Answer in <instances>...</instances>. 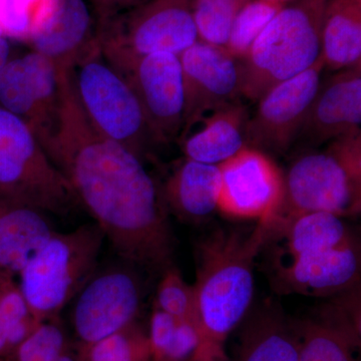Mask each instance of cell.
<instances>
[{"mask_svg":"<svg viewBox=\"0 0 361 361\" xmlns=\"http://www.w3.org/2000/svg\"><path fill=\"white\" fill-rule=\"evenodd\" d=\"M40 144L123 261L153 270L172 266L175 237L161 183L139 157L92 127L71 71L61 73L58 118Z\"/></svg>","mask_w":361,"mask_h":361,"instance_id":"1","label":"cell"},{"mask_svg":"<svg viewBox=\"0 0 361 361\" xmlns=\"http://www.w3.org/2000/svg\"><path fill=\"white\" fill-rule=\"evenodd\" d=\"M270 223L258 222L250 234L213 233L198 247L193 285L201 341L223 345L250 307L254 259L264 247Z\"/></svg>","mask_w":361,"mask_h":361,"instance_id":"2","label":"cell"},{"mask_svg":"<svg viewBox=\"0 0 361 361\" xmlns=\"http://www.w3.org/2000/svg\"><path fill=\"white\" fill-rule=\"evenodd\" d=\"M361 210V134L320 149H306L283 175V196L273 222L310 212L353 217Z\"/></svg>","mask_w":361,"mask_h":361,"instance_id":"3","label":"cell"},{"mask_svg":"<svg viewBox=\"0 0 361 361\" xmlns=\"http://www.w3.org/2000/svg\"><path fill=\"white\" fill-rule=\"evenodd\" d=\"M327 0L285 4L240 61L241 96L257 103L268 90L300 75L322 54Z\"/></svg>","mask_w":361,"mask_h":361,"instance_id":"4","label":"cell"},{"mask_svg":"<svg viewBox=\"0 0 361 361\" xmlns=\"http://www.w3.org/2000/svg\"><path fill=\"white\" fill-rule=\"evenodd\" d=\"M106 240L97 223L56 231L20 271V286L37 322L59 319L61 311L99 269Z\"/></svg>","mask_w":361,"mask_h":361,"instance_id":"5","label":"cell"},{"mask_svg":"<svg viewBox=\"0 0 361 361\" xmlns=\"http://www.w3.org/2000/svg\"><path fill=\"white\" fill-rule=\"evenodd\" d=\"M80 106L92 127L146 163L161 147L128 80L104 58L97 39L71 70Z\"/></svg>","mask_w":361,"mask_h":361,"instance_id":"6","label":"cell"},{"mask_svg":"<svg viewBox=\"0 0 361 361\" xmlns=\"http://www.w3.org/2000/svg\"><path fill=\"white\" fill-rule=\"evenodd\" d=\"M0 195L63 217L78 205L68 180L27 123L1 106Z\"/></svg>","mask_w":361,"mask_h":361,"instance_id":"7","label":"cell"},{"mask_svg":"<svg viewBox=\"0 0 361 361\" xmlns=\"http://www.w3.org/2000/svg\"><path fill=\"white\" fill-rule=\"evenodd\" d=\"M198 40L191 0H148L97 25V42L116 70L151 54L180 56Z\"/></svg>","mask_w":361,"mask_h":361,"instance_id":"8","label":"cell"},{"mask_svg":"<svg viewBox=\"0 0 361 361\" xmlns=\"http://www.w3.org/2000/svg\"><path fill=\"white\" fill-rule=\"evenodd\" d=\"M71 323L80 344H92L137 322L141 280L130 266L96 271L73 299Z\"/></svg>","mask_w":361,"mask_h":361,"instance_id":"9","label":"cell"},{"mask_svg":"<svg viewBox=\"0 0 361 361\" xmlns=\"http://www.w3.org/2000/svg\"><path fill=\"white\" fill-rule=\"evenodd\" d=\"M324 68L320 56L308 70L268 90L247 123L246 146L270 157L287 153L298 137Z\"/></svg>","mask_w":361,"mask_h":361,"instance_id":"10","label":"cell"},{"mask_svg":"<svg viewBox=\"0 0 361 361\" xmlns=\"http://www.w3.org/2000/svg\"><path fill=\"white\" fill-rule=\"evenodd\" d=\"M61 71L32 49L11 58L0 71V106L27 123L39 142L51 134L58 118Z\"/></svg>","mask_w":361,"mask_h":361,"instance_id":"11","label":"cell"},{"mask_svg":"<svg viewBox=\"0 0 361 361\" xmlns=\"http://www.w3.org/2000/svg\"><path fill=\"white\" fill-rule=\"evenodd\" d=\"M219 168L218 210L228 217L271 224L283 196V174L273 159L245 147Z\"/></svg>","mask_w":361,"mask_h":361,"instance_id":"12","label":"cell"},{"mask_svg":"<svg viewBox=\"0 0 361 361\" xmlns=\"http://www.w3.org/2000/svg\"><path fill=\"white\" fill-rule=\"evenodd\" d=\"M184 89L183 137L202 118L241 97L240 61L225 47L195 42L180 56Z\"/></svg>","mask_w":361,"mask_h":361,"instance_id":"13","label":"cell"},{"mask_svg":"<svg viewBox=\"0 0 361 361\" xmlns=\"http://www.w3.org/2000/svg\"><path fill=\"white\" fill-rule=\"evenodd\" d=\"M139 99L161 146L179 139L184 126V89L180 56L157 54L116 70Z\"/></svg>","mask_w":361,"mask_h":361,"instance_id":"14","label":"cell"},{"mask_svg":"<svg viewBox=\"0 0 361 361\" xmlns=\"http://www.w3.org/2000/svg\"><path fill=\"white\" fill-rule=\"evenodd\" d=\"M97 37V20L87 0H44L26 42L59 71H70Z\"/></svg>","mask_w":361,"mask_h":361,"instance_id":"15","label":"cell"},{"mask_svg":"<svg viewBox=\"0 0 361 361\" xmlns=\"http://www.w3.org/2000/svg\"><path fill=\"white\" fill-rule=\"evenodd\" d=\"M361 134V65L322 80L295 144L305 149Z\"/></svg>","mask_w":361,"mask_h":361,"instance_id":"16","label":"cell"},{"mask_svg":"<svg viewBox=\"0 0 361 361\" xmlns=\"http://www.w3.org/2000/svg\"><path fill=\"white\" fill-rule=\"evenodd\" d=\"M360 276V248L357 240L336 248L310 252L287 259L277 268L283 292L329 296L355 289Z\"/></svg>","mask_w":361,"mask_h":361,"instance_id":"17","label":"cell"},{"mask_svg":"<svg viewBox=\"0 0 361 361\" xmlns=\"http://www.w3.org/2000/svg\"><path fill=\"white\" fill-rule=\"evenodd\" d=\"M342 295L296 327L298 361H355L360 345V298L355 289Z\"/></svg>","mask_w":361,"mask_h":361,"instance_id":"18","label":"cell"},{"mask_svg":"<svg viewBox=\"0 0 361 361\" xmlns=\"http://www.w3.org/2000/svg\"><path fill=\"white\" fill-rule=\"evenodd\" d=\"M56 232L49 214L0 195V273L18 276Z\"/></svg>","mask_w":361,"mask_h":361,"instance_id":"19","label":"cell"},{"mask_svg":"<svg viewBox=\"0 0 361 361\" xmlns=\"http://www.w3.org/2000/svg\"><path fill=\"white\" fill-rule=\"evenodd\" d=\"M249 118L248 109L240 101L206 116L197 123H201L198 129L182 137L186 159L217 166L229 160L247 147Z\"/></svg>","mask_w":361,"mask_h":361,"instance_id":"20","label":"cell"},{"mask_svg":"<svg viewBox=\"0 0 361 361\" xmlns=\"http://www.w3.org/2000/svg\"><path fill=\"white\" fill-rule=\"evenodd\" d=\"M161 188L169 213L188 221L204 219L218 210L219 166L186 159L175 168Z\"/></svg>","mask_w":361,"mask_h":361,"instance_id":"21","label":"cell"},{"mask_svg":"<svg viewBox=\"0 0 361 361\" xmlns=\"http://www.w3.org/2000/svg\"><path fill=\"white\" fill-rule=\"evenodd\" d=\"M269 233L279 235L281 253L287 259L336 248L356 239L343 218L327 212L305 213L282 222H272Z\"/></svg>","mask_w":361,"mask_h":361,"instance_id":"22","label":"cell"},{"mask_svg":"<svg viewBox=\"0 0 361 361\" xmlns=\"http://www.w3.org/2000/svg\"><path fill=\"white\" fill-rule=\"evenodd\" d=\"M320 56L330 71L361 65V0H327Z\"/></svg>","mask_w":361,"mask_h":361,"instance_id":"23","label":"cell"},{"mask_svg":"<svg viewBox=\"0 0 361 361\" xmlns=\"http://www.w3.org/2000/svg\"><path fill=\"white\" fill-rule=\"evenodd\" d=\"M296 329L276 311L258 313L247 325L237 361H298Z\"/></svg>","mask_w":361,"mask_h":361,"instance_id":"24","label":"cell"},{"mask_svg":"<svg viewBox=\"0 0 361 361\" xmlns=\"http://www.w3.org/2000/svg\"><path fill=\"white\" fill-rule=\"evenodd\" d=\"M14 277L0 273V358L11 360L39 326Z\"/></svg>","mask_w":361,"mask_h":361,"instance_id":"25","label":"cell"},{"mask_svg":"<svg viewBox=\"0 0 361 361\" xmlns=\"http://www.w3.org/2000/svg\"><path fill=\"white\" fill-rule=\"evenodd\" d=\"M78 361H151L148 334L135 322L113 336L80 344Z\"/></svg>","mask_w":361,"mask_h":361,"instance_id":"26","label":"cell"},{"mask_svg":"<svg viewBox=\"0 0 361 361\" xmlns=\"http://www.w3.org/2000/svg\"><path fill=\"white\" fill-rule=\"evenodd\" d=\"M249 0H193L192 14L198 39L225 47L237 14Z\"/></svg>","mask_w":361,"mask_h":361,"instance_id":"27","label":"cell"},{"mask_svg":"<svg viewBox=\"0 0 361 361\" xmlns=\"http://www.w3.org/2000/svg\"><path fill=\"white\" fill-rule=\"evenodd\" d=\"M282 6L266 0H249L233 23L225 49L238 61L245 59L252 45Z\"/></svg>","mask_w":361,"mask_h":361,"instance_id":"28","label":"cell"},{"mask_svg":"<svg viewBox=\"0 0 361 361\" xmlns=\"http://www.w3.org/2000/svg\"><path fill=\"white\" fill-rule=\"evenodd\" d=\"M155 306L176 319L194 322L198 326L193 285L188 284L173 266L164 271L157 288Z\"/></svg>","mask_w":361,"mask_h":361,"instance_id":"29","label":"cell"},{"mask_svg":"<svg viewBox=\"0 0 361 361\" xmlns=\"http://www.w3.org/2000/svg\"><path fill=\"white\" fill-rule=\"evenodd\" d=\"M59 319L40 323L25 341L21 342L11 361H56L70 346Z\"/></svg>","mask_w":361,"mask_h":361,"instance_id":"30","label":"cell"},{"mask_svg":"<svg viewBox=\"0 0 361 361\" xmlns=\"http://www.w3.org/2000/svg\"><path fill=\"white\" fill-rule=\"evenodd\" d=\"M44 0H0V28L9 39L26 42Z\"/></svg>","mask_w":361,"mask_h":361,"instance_id":"31","label":"cell"},{"mask_svg":"<svg viewBox=\"0 0 361 361\" xmlns=\"http://www.w3.org/2000/svg\"><path fill=\"white\" fill-rule=\"evenodd\" d=\"M178 319L165 311L154 306L149 319V342L151 348V361H163L173 336Z\"/></svg>","mask_w":361,"mask_h":361,"instance_id":"32","label":"cell"},{"mask_svg":"<svg viewBox=\"0 0 361 361\" xmlns=\"http://www.w3.org/2000/svg\"><path fill=\"white\" fill-rule=\"evenodd\" d=\"M201 342L200 330L194 322L178 320L174 336L163 361H186Z\"/></svg>","mask_w":361,"mask_h":361,"instance_id":"33","label":"cell"},{"mask_svg":"<svg viewBox=\"0 0 361 361\" xmlns=\"http://www.w3.org/2000/svg\"><path fill=\"white\" fill-rule=\"evenodd\" d=\"M90 1L92 2V8L99 25L115 18L118 14L141 6L148 0H90Z\"/></svg>","mask_w":361,"mask_h":361,"instance_id":"34","label":"cell"},{"mask_svg":"<svg viewBox=\"0 0 361 361\" xmlns=\"http://www.w3.org/2000/svg\"><path fill=\"white\" fill-rule=\"evenodd\" d=\"M193 356L197 361H225L222 345L209 341H201Z\"/></svg>","mask_w":361,"mask_h":361,"instance_id":"35","label":"cell"},{"mask_svg":"<svg viewBox=\"0 0 361 361\" xmlns=\"http://www.w3.org/2000/svg\"><path fill=\"white\" fill-rule=\"evenodd\" d=\"M9 37L0 28V71L11 59V47Z\"/></svg>","mask_w":361,"mask_h":361,"instance_id":"36","label":"cell"},{"mask_svg":"<svg viewBox=\"0 0 361 361\" xmlns=\"http://www.w3.org/2000/svg\"><path fill=\"white\" fill-rule=\"evenodd\" d=\"M56 361H78V353H75L70 345Z\"/></svg>","mask_w":361,"mask_h":361,"instance_id":"37","label":"cell"},{"mask_svg":"<svg viewBox=\"0 0 361 361\" xmlns=\"http://www.w3.org/2000/svg\"><path fill=\"white\" fill-rule=\"evenodd\" d=\"M266 1L273 2V4H280V6H285V4H290L295 0H266Z\"/></svg>","mask_w":361,"mask_h":361,"instance_id":"38","label":"cell"},{"mask_svg":"<svg viewBox=\"0 0 361 361\" xmlns=\"http://www.w3.org/2000/svg\"><path fill=\"white\" fill-rule=\"evenodd\" d=\"M186 361H197L196 358L194 357L193 355L191 356V357L189 358V360H187Z\"/></svg>","mask_w":361,"mask_h":361,"instance_id":"39","label":"cell"},{"mask_svg":"<svg viewBox=\"0 0 361 361\" xmlns=\"http://www.w3.org/2000/svg\"><path fill=\"white\" fill-rule=\"evenodd\" d=\"M0 361H11L9 360H4V358H0Z\"/></svg>","mask_w":361,"mask_h":361,"instance_id":"40","label":"cell"}]
</instances>
